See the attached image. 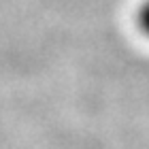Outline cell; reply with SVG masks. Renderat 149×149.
I'll list each match as a JSON object with an SVG mask.
<instances>
[{
  "label": "cell",
  "instance_id": "cell-1",
  "mask_svg": "<svg viewBox=\"0 0 149 149\" xmlns=\"http://www.w3.org/2000/svg\"><path fill=\"white\" fill-rule=\"evenodd\" d=\"M136 26H139V30L149 38V0H143L141 6L136 9Z\"/></svg>",
  "mask_w": 149,
  "mask_h": 149
}]
</instances>
